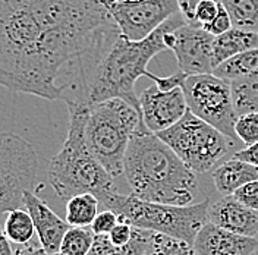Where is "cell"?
Returning a JSON list of instances; mask_svg holds the SVG:
<instances>
[{
	"label": "cell",
	"instance_id": "cell-1",
	"mask_svg": "<svg viewBox=\"0 0 258 255\" xmlns=\"http://www.w3.org/2000/svg\"><path fill=\"white\" fill-rule=\"evenodd\" d=\"M119 32L98 0H0V85L62 100L81 62Z\"/></svg>",
	"mask_w": 258,
	"mask_h": 255
},
{
	"label": "cell",
	"instance_id": "cell-2",
	"mask_svg": "<svg viewBox=\"0 0 258 255\" xmlns=\"http://www.w3.org/2000/svg\"><path fill=\"white\" fill-rule=\"evenodd\" d=\"M185 24L182 15L176 14L141 41H129L119 32L103 50L85 82L82 104L93 106L106 100L120 98L141 114L135 84L141 77L156 80L157 75L151 74L147 66L154 56L167 50L164 35Z\"/></svg>",
	"mask_w": 258,
	"mask_h": 255
},
{
	"label": "cell",
	"instance_id": "cell-3",
	"mask_svg": "<svg viewBox=\"0 0 258 255\" xmlns=\"http://www.w3.org/2000/svg\"><path fill=\"white\" fill-rule=\"evenodd\" d=\"M123 175L132 195L148 203L192 206L198 191L197 175L148 129L137 132L131 138Z\"/></svg>",
	"mask_w": 258,
	"mask_h": 255
},
{
	"label": "cell",
	"instance_id": "cell-4",
	"mask_svg": "<svg viewBox=\"0 0 258 255\" xmlns=\"http://www.w3.org/2000/svg\"><path fill=\"white\" fill-rule=\"evenodd\" d=\"M69 109L68 135L60 151L48 164V182L62 200L81 194H93L101 206L117 194L114 179L90 151L85 140V125L90 107L82 103H66Z\"/></svg>",
	"mask_w": 258,
	"mask_h": 255
},
{
	"label": "cell",
	"instance_id": "cell-5",
	"mask_svg": "<svg viewBox=\"0 0 258 255\" xmlns=\"http://www.w3.org/2000/svg\"><path fill=\"white\" fill-rule=\"evenodd\" d=\"M85 140L100 164L114 177L123 175L125 154L131 138L145 131L141 114L129 103L112 98L88 106Z\"/></svg>",
	"mask_w": 258,
	"mask_h": 255
},
{
	"label": "cell",
	"instance_id": "cell-6",
	"mask_svg": "<svg viewBox=\"0 0 258 255\" xmlns=\"http://www.w3.org/2000/svg\"><path fill=\"white\" fill-rule=\"evenodd\" d=\"M209 198L192 206H169L143 201L132 194L112 195L104 207L117 214L119 222L137 229L161 233L194 245L201 227L207 223Z\"/></svg>",
	"mask_w": 258,
	"mask_h": 255
},
{
	"label": "cell",
	"instance_id": "cell-7",
	"mask_svg": "<svg viewBox=\"0 0 258 255\" xmlns=\"http://www.w3.org/2000/svg\"><path fill=\"white\" fill-rule=\"evenodd\" d=\"M157 137L195 175H204L227 160L226 157H232L241 143L223 135L189 110L176 125L157 134Z\"/></svg>",
	"mask_w": 258,
	"mask_h": 255
},
{
	"label": "cell",
	"instance_id": "cell-8",
	"mask_svg": "<svg viewBox=\"0 0 258 255\" xmlns=\"http://www.w3.org/2000/svg\"><path fill=\"white\" fill-rule=\"evenodd\" d=\"M38 156L31 143L0 132V217L24 207V195L37 189Z\"/></svg>",
	"mask_w": 258,
	"mask_h": 255
},
{
	"label": "cell",
	"instance_id": "cell-9",
	"mask_svg": "<svg viewBox=\"0 0 258 255\" xmlns=\"http://www.w3.org/2000/svg\"><path fill=\"white\" fill-rule=\"evenodd\" d=\"M180 88L188 110L194 116L207 122L226 137L239 141L235 134L238 114L233 107L230 82L213 74L188 75Z\"/></svg>",
	"mask_w": 258,
	"mask_h": 255
},
{
	"label": "cell",
	"instance_id": "cell-10",
	"mask_svg": "<svg viewBox=\"0 0 258 255\" xmlns=\"http://www.w3.org/2000/svg\"><path fill=\"white\" fill-rule=\"evenodd\" d=\"M120 34L129 41H141L169 18L179 14L177 0H140L106 6Z\"/></svg>",
	"mask_w": 258,
	"mask_h": 255
},
{
	"label": "cell",
	"instance_id": "cell-11",
	"mask_svg": "<svg viewBox=\"0 0 258 255\" xmlns=\"http://www.w3.org/2000/svg\"><path fill=\"white\" fill-rule=\"evenodd\" d=\"M167 50L176 56L179 71L186 75L213 74L216 66L213 60L214 37L203 28L185 24L175 31L164 35Z\"/></svg>",
	"mask_w": 258,
	"mask_h": 255
},
{
	"label": "cell",
	"instance_id": "cell-12",
	"mask_svg": "<svg viewBox=\"0 0 258 255\" xmlns=\"http://www.w3.org/2000/svg\"><path fill=\"white\" fill-rule=\"evenodd\" d=\"M138 100L145 128L156 135L176 125L188 112L180 87L172 91H161L157 85H153L145 88Z\"/></svg>",
	"mask_w": 258,
	"mask_h": 255
},
{
	"label": "cell",
	"instance_id": "cell-13",
	"mask_svg": "<svg viewBox=\"0 0 258 255\" xmlns=\"http://www.w3.org/2000/svg\"><path fill=\"white\" fill-rule=\"evenodd\" d=\"M207 222L232 233L258 239V211L245 207L232 195L209 198Z\"/></svg>",
	"mask_w": 258,
	"mask_h": 255
},
{
	"label": "cell",
	"instance_id": "cell-14",
	"mask_svg": "<svg viewBox=\"0 0 258 255\" xmlns=\"http://www.w3.org/2000/svg\"><path fill=\"white\" fill-rule=\"evenodd\" d=\"M24 207L31 216L41 246L47 251L48 255L59 252L64 235L71 227L68 222L62 220L48 207L47 203L34 192H27L24 195Z\"/></svg>",
	"mask_w": 258,
	"mask_h": 255
},
{
	"label": "cell",
	"instance_id": "cell-15",
	"mask_svg": "<svg viewBox=\"0 0 258 255\" xmlns=\"http://www.w3.org/2000/svg\"><path fill=\"white\" fill-rule=\"evenodd\" d=\"M197 255H252L258 239L232 233L213 223L204 224L194 240Z\"/></svg>",
	"mask_w": 258,
	"mask_h": 255
},
{
	"label": "cell",
	"instance_id": "cell-16",
	"mask_svg": "<svg viewBox=\"0 0 258 255\" xmlns=\"http://www.w3.org/2000/svg\"><path fill=\"white\" fill-rule=\"evenodd\" d=\"M211 177L217 194L220 197H229L243 185L258 180V167L229 157L213 169Z\"/></svg>",
	"mask_w": 258,
	"mask_h": 255
},
{
	"label": "cell",
	"instance_id": "cell-17",
	"mask_svg": "<svg viewBox=\"0 0 258 255\" xmlns=\"http://www.w3.org/2000/svg\"><path fill=\"white\" fill-rule=\"evenodd\" d=\"M252 48H258L257 32L232 28L219 37H214V44H213L214 66L217 68L219 65L229 60L230 57Z\"/></svg>",
	"mask_w": 258,
	"mask_h": 255
},
{
	"label": "cell",
	"instance_id": "cell-18",
	"mask_svg": "<svg viewBox=\"0 0 258 255\" xmlns=\"http://www.w3.org/2000/svg\"><path fill=\"white\" fill-rule=\"evenodd\" d=\"M151 235L153 232L150 230L135 227L132 239L125 246L113 245L109 236H96L93 248L88 255H144L148 242L151 239Z\"/></svg>",
	"mask_w": 258,
	"mask_h": 255
},
{
	"label": "cell",
	"instance_id": "cell-19",
	"mask_svg": "<svg viewBox=\"0 0 258 255\" xmlns=\"http://www.w3.org/2000/svg\"><path fill=\"white\" fill-rule=\"evenodd\" d=\"M233 107L238 117L258 112V71L230 82Z\"/></svg>",
	"mask_w": 258,
	"mask_h": 255
},
{
	"label": "cell",
	"instance_id": "cell-20",
	"mask_svg": "<svg viewBox=\"0 0 258 255\" xmlns=\"http://www.w3.org/2000/svg\"><path fill=\"white\" fill-rule=\"evenodd\" d=\"M98 200L93 194H81L66 203V222L72 227H91L98 214Z\"/></svg>",
	"mask_w": 258,
	"mask_h": 255
},
{
	"label": "cell",
	"instance_id": "cell-21",
	"mask_svg": "<svg viewBox=\"0 0 258 255\" xmlns=\"http://www.w3.org/2000/svg\"><path fill=\"white\" fill-rule=\"evenodd\" d=\"M255 71H258V48H252L239 53L222 65H219L214 69L213 75L227 82H232L246 75H251Z\"/></svg>",
	"mask_w": 258,
	"mask_h": 255
},
{
	"label": "cell",
	"instance_id": "cell-22",
	"mask_svg": "<svg viewBox=\"0 0 258 255\" xmlns=\"http://www.w3.org/2000/svg\"><path fill=\"white\" fill-rule=\"evenodd\" d=\"M232 21V27L258 32V0H220Z\"/></svg>",
	"mask_w": 258,
	"mask_h": 255
},
{
	"label": "cell",
	"instance_id": "cell-23",
	"mask_svg": "<svg viewBox=\"0 0 258 255\" xmlns=\"http://www.w3.org/2000/svg\"><path fill=\"white\" fill-rule=\"evenodd\" d=\"M3 230L6 238L11 240L14 245H24L34 239L35 227L32 222L31 216L27 210H14L6 214Z\"/></svg>",
	"mask_w": 258,
	"mask_h": 255
},
{
	"label": "cell",
	"instance_id": "cell-24",
	"mask_svg": "<svg viewBox=\"0 0 258 255\" xmlns=\"http://www.w3.org/2000/svg\"><path fill=\"white\" fill-rule=\"evenodd\" d=\"M96 235L90 227H69L59 252L64 255H88L93 248Z\"/></svg>",
	"mask_w": 258,
	"mask_h": 255
},
{
	"label": "cell",
	"instance_id": "cell-25",
	"mask_svg": "<svg viewBox=\"0 0 258 255\" xmlns=\"http://www.w3.org/2000/svg\"><path fill=\"white\" fill-rule=\"evenodd\" d=\"M144 255H197V252L185 240L153 232Z\"/></svg>",
	"mask_w": 258,
	"mask_h": 255
},
{
	"label": "cell",
	"instance_id": "cell-26",
	"mask_svg": "<svg viewBox=\"0 0 258 255\" xmlns=\"http://www.w3.org/2000/svg\"><path fill=\"white\" fill-rule=\"evenodd\" d=\"M235 134L245 147L258 143V112L242 114L235 123Z\"/></svg>",
	"mask_w": 258,
	"mask_h": 255
},
{
	"label": "cell",
	"instance_id": "cell-27",
	"mask_svg": "<svg viewBox=\"0 0 258 255\" xmlns=\"http://www.w3.org/2000/svg\"><path fill=\"white\" fill-rule=\"evenodd\" d=\"M223 5L220 0H204L200 3L195 12V27L198 28H206L210 22L214 21V18L220 14Z\"/></svg>",
	"mask_w": 258,
	"mask_h": 255
},
{
	"label": "cell",
	"instance_id": "cell-28",
	"mask_svg": "<svg viewBox=\"0 0 258 255\" xmlns=\"http://www.w3.org/2000/svg\"><path fill=\"white\" fill-rule=\"evenodd\" d=\"M117 223H119L117 214L112 210H104V211L97 214V217L94 219L90 229L93 230V233L96 236H107Z\"/></svg>",
	"mask_w": 258,
	"mask_h": 255
},
{
	"label": "cell",
	"instance_id": "cell-29",
	"mask_svg": "<svg viewBox=\"0 0 258 255\" xmlns=\"http://www.w3.org/2000/svg\"><path fill=\"white\" fill-rule=\"evenodd\" d=\"M232 197L245 207L258 211V180L243 185Z\"/></svg>",
	"mask_w": 258,
	"mask_h": 255
},
{
	"label": "cell",
	"instance_id": "cell-30",
	"mask_svg": "<svg viewBox=\"0 0 258 255\" xmlns=\"http://www.w3.org/2000/svg\"><path fill=\"white\" fill-rule=\"evenodd\" d=\"M134 230H135L134 226H131L128 223H123V222H119V223L116 224V227L113 229L107 236H109V239H110L113 245H116V246H125L132 239Z\"/></svg>",
	"mask_w": 258,
	"mask_h": 255
},
{
	"label": "cell",
	"instance_id": "cell-31",
	"mask_svg": "<svg viewBox=\"0 0 258 255\" xmlns=\"http://www.w3.org/2000/svg\"><path fill=\"white\" fill-rule=\"evenodd\" d=\"M232 21H230V16L227 14L225 8H222L220 14L214 18L213 22H210L209 25L204 28V31H207L209 34H211L213 37H219L222 34H225L229 30H232Z\"/></svg>",
	"mask_w": 258,
	"mask_h": 255
},
{
	"label": "cell",
	"instance_id": "cell-32",
	"mask_svg": "<svg viewBox=\"0 0 258 255\" xmlns=\"http://www.w3.org/2000/svg\"><path fill=\"white\" fill-rule=\"evenodd\" d=\"M201 2H204V0H177L179 14L182 15L188 25L195 27V12Z\"/></svg>",
	"mask_w": 258,
	"mask_h": 255
},
{
	"label": "cell",
	"instance_id": "cell-33",
	"mask_svg": "<svg viewBox=\"0 0 258 255\" xmlns=\"http://www.w3.org/2000/svg\"><path fill=\"white\" fill-rule=\"evenodd\" d=\"M233 159L241 160L243 163H248V164H252L258 167V143L254 145H249V147H245L238 150L233 156Z\"/></svg>",
	"mask_w": 258,
	"mask_h": 255
},
{
	"label": "cell",
	"instance_id": "cell-34",
	"mask_svg": "<svg viewBox=\"0 0 258 255\" xmlns=\"http://www.w3.org/2000/svg\"><path fill=\"white\" fill-rule=\"evenodd\" d=\"M15 255H48L38 240H30L24 245H15Z\"/></svg>",
	"mask_w": 258,
	"mask_h": 255
},
{
	"label": "cell",
	"instance_id": "cell-35",
	"mask_svg": "<svg viewBox=\"0 0 258 255\" xmlns=\"http://www.w3.org/2000/svg\"><path fill=\"white\" fill-rule=\"evenodd\" d=\"M0 255H15V249L12 246V242L6 238L2 224H0Z\"/></svg>",
	"mask_w": 258,
	"mask_h": 255
},
{
	"label": "cell",
	"instance_id": "cell-36",
	"mask_svg": "<svg viewBox=\"0 0 258 255\" xmlns=\"http://www.w3.org/2000/svg\"><path fill=\"white\" fill-rule=\"evenodd\" d=\"M101 5L104 6H110V5H122V3H132V2H140V0H98Z\"/></svg>",
	"mask_w": 258,
	"mask_h": 255
},
{
	"label": "cell",
	"instance_id": "cell-37",
	"mask_svg": "<svg viewBox=\"0 0 258 255\" xmlns=\"http://www.w3.org/2000/svg\"><path fill=\"white\" fill-rule=\"evenodd\" d=\"M252 255H258V248L254 251V252H252Z\"/></svg>",
	"mask_w": 258,
	"mask_h": 255
},
{
	"label": "cell",
	"instance_id": "cell-38",
	"mask_svg": "<svg viewBox=\"0 0 258 255\" xmlns=\"http://www.w3.org/2000/svg\"><path fill=\"white\" fill-rule=\"evenodd\" d=\"M51 255H64V254H62V252H56V254H51Z\"/></svg>",
	"mask_w": 258,
	"mask_h": 255
},
{
	"label": "cell",
	"instance_id": "cell-39",
	"mask_svg": "<svg viewBox=\"0 0 258 255\" xmlns=\"http://www.w3.org/2000/svg\"><path fill=\"white\" fill-rule=\"evenodd\" d=\"M257 34H258V32H257Z\"/></svg>",
	"mask_w": 258,
	"mask_h": 255
}]
</instances>
